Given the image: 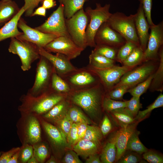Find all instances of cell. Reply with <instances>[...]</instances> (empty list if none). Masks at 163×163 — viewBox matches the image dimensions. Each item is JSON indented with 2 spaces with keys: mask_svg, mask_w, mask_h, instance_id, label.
I'll return each instance as SVG.
<instances>
[{
  "mask_svg": "<svg viewBox=\"0 0 163 163\" xmlns=\"http://www.w3.org/2000/svg\"><path fill=\"white\" fill-rule=\"evenodd\" d=\"M116 140L115 133L103 148L100 157L102 163H112L115 161L117 155Z\"/></svg>",
  "mask_w": 163,
  "mask_h": 163,
  "instance_id": "7402d4cb",
  "label": "cell"
},
{
  "mask_svg": "<svg viewBox=\"0 0 163 163\" xmlns=\"http://www.w3.org/2000/svg\"><path fill=\"white\" fill-rule=\"evenodd\" d=\"M144 159L150 163H163V156L152 151H148L143 154Z\"/></svg>",
  "mask_w": 163,
  "mask_h": 163,
  "instance_id": "bcb514c9",
  "label": "cell"
},
{
  "mask_svg": "<svg viewBox=\"0 0 163 163\" xmlns=\"http://www.w3.org/2000/svg\"><path fill=\"white\" fill-rule=\"evenodd\" d=\"M33 149V155L38 162H43L48 154L46 146L43 144H40L34 145Z\"/></svg>",
  "mask_w": 163,
  "mask_h": 163,
  "instance_id": "ee69618b",
  "label": "cell"
},
{
  "mask_svg": "<svg viewBox=\"0 0 163 163\" xmlns=\"http://www.w3.org/2000/svg\"><path fill=\"white\" fill-rule=\"evenodd\" d=\"M86 163H102L97 154L89 155L85 161Z\"/></svg>",
  "mask_w": 163,
  "mask_h": 163,
  "instance_id": "11a10c76",
  "label": "cell"
},
{
  "mask_svg": "<svg viewBox=\"0 0 163 163\" xmlns=\"http://www.w3.org/2000/svg\"><path fill=\"white\" fill-rule=\"evenodd\" d=\"M112 126L111 122L108 117L105 115L102 120L100 128L103 136H105L112 130Z\"/></svg>",
  "mask_w": 163,
  "mask_h": 163,
  "instance_id": "f907efd6",
  "label": "cell"
},
{
  "mask_svg": "<svg viewBox=\"0 0 163 163\" xmlns=\"http://www.w3.org/2000/svg\"><path fill=\"white\" fill-rule=\"evenodd\" d=\"M57 161L54 157L52 156L51 158L46 162L47 163H56Z\"/></svg>",
  "mask_w": 163,
  "mask_h": 163,
  "instance_id": "94428289",
  "label": "cell"
},
{
  "mask_svg": "<svg viewBox=\"0 0 163 163\" xmlns=\"http://www.w3.org/2000/svg\"><path fill=\"white\" fill-rule=\"evenodd\" d=\"M2 152H0V156L1 155V154H2Z\"/></svg>",
  "mask_w": 163,
  "mask_h": 163,
  "instance_id": "be15d7a7",
  "label": "cell"
},
{
  "mask_svg": "<svg viewBox=\"0 0 163 163\" xmlns=\"http://www.w3.org/2000/svg\"><path fill=\"white\" fill-rule=\"evenodd\" d=\"M151 32L147 47L144 52L142 63L159 60V52L163 45V21L150 26Z\"/></svg>",
  "mask_w": 163,
  "mask_h": 163,
  "instance_id": "8fae6325",
  "label": "cell"
},
{
  "mask_svg": "<svg viewBox=\"0 0 163 163\" xmlns=\"http://www.w3.org/2000/svg\"><path fill=\"white\" fill-rule=\"evenodd\" d=\"M37 64L34 84L27 93L34 96H38L50 88L52 76L54 71L49 60L40 56Z\"/></svg>",
  "mask_w": 163,
  "mask_h": 163,
  "instance_id": "52a82bcc",
  "label": "cell"
},
{
  "mask_svg": "<svg viewBox=\"0 0 163 163\" xmlns=\"http://www.w3.org/2000/svg\"><path fill=\"white\" fill-rule=\"evenodd\" d=\"M130 88L129 86L126 85L116 87L109 91L107 96L113 100L121 101L123 99L124 94Z\"/></svg>",
  "mask_w": 163,
  "mask_h": 163,
  "instance_id": "60d3db41",
  "label": "cell"
},
{
  "mask_svg": "<svg viewBox=\"0 0 163 163\" xmlns=\"http://www.w3.org/2000/svg\"><path fill=\"white\" fill-rule=\"evenodd\" d=\"M159 63L158 67L154 74L149 89L152 92L163 91V46L159 52Z\"/></svg>",
  "mask_w": 163,
  "mask_h": 163,
  "instance_id": "44dd1931",
  "label": "cell"
},
{
  "mask_svg": "<svg viewBox=\"0 0 163 163\" xmlns=\"http://www.w3.org/2000/svg\"><path fill=\"white\" fill-rule=\"evenodd\" d=\"M135 23L140 46L144 51L146 50L149 34V25L147 21L141 5L139 4L137 12L135 14Z\"/></svg>",
  "mask_w": 163,
  "mask_h": 163,
  "instance_id": "2e32d148",
  "label": "cell"
},
{
  "mask_svg": "<svg viewBox=\"0 0 163 163\" xmlns=\"http://www.w3.org/2000/svg\"><path fill=\"white\" fill-rule=\"evenodd\" d=\"M142 107V104L140 102V97L133 96L130 100L128 101L127 105L125 108L135 118L140 109Z\"/></svg>",
  "mask_w": 163,
  "mask_h": 163,
  "instance_id": "b9f144b4",
  "label": "cell"
},
{
  "mask_svg": "<svg viewBox=\"0 0 163 163\" xmlns=\"http://www.w3.org/2000/svg\"><path fill=\"white\" fill-rule=\"evenodd\" d=\"M102 94L101 89L97 86L77 92L73 96L72 101L96 118L99 117L103 107Z\"/></svg>",
  "mask_w": 163,
  "mask_h": 163,
  "instance_id": "7a4b0ae2",
  "label": "cell"
},
{
  "mask_svg": "<svg viewBox=\"0 0 163 163\" xmlns=\"http://www.w3.org/2000/svg\"><path fill=\"white\" fill-rule=\"evenodd\" d=\"M70 82L77 86H84L93 83L95 79L90 73L87 72H81L73 75L70 78Z\"/></svg>",
  "mask_w": 163,
  "mask_h": 163,
  "instance_id": "f546056e",
  "label": "cell"
},
{
  "mask_svg": "<svg viewBox=\"0 0 163 163\" xmlns=\"http://www.w3.org/2000/svg\"><path fill=\"white\" fill-rule=\"evenodd\" d=\"M66 114L74 123H83L88 124L91 123V121L83 114L81 110L76 107L69 109Z\"/></svg>",
  "mask_w": 163,
  "mask_h": 163,
  "instance_id": "74e56055",
  "label": "cell"
},
{
  "mask_svg": "<svg viewBox=\"0 0 163 163\" xmlns=\"http://www.w3.org/2000/svg\"><path fill=\"white\" fill-rule=\"evenodd\" d=\"M135 14L127 16L122 12L111 14L106 22L120 34L126 41L140 46L135 23Z\"/></svg>",
  "mask_w": 163,
  "mask_h": 163,
  "instance_id": "277c9868",
  "label": "cell"
},
{
  "mask_svg": "<svg viewBox=\"0 0 163 163\" xmlns=\"http://www.w3.org/2000/svg\"><path fill=\"white\" fill-rule=\"evenodd\" d=\"M137 46L134 43L126 41L125 43L118 49L115 61L122 63Z\"/></svg>",
  "mask_w": 163,
  "mask_h": 163,
  "instance_id": "d590c367",
  "label": "cell"
},
{
  "mask_svg": "<svg viewBox=\"0 0 163 163\" xmlns=\"http://www.w3.org/2000/svg\"><path fill=\"white\" fill-rule=\"evenodd\" d=\"M142 7L145 14L149 26L155 24L151 17L152 0H138Z\"/></svg>",
  "mask_w": 163,
  "mask_h": 163,
  "instance_id": "f6af8a7d",
  "label": "cell"
},
{
  "mask_svg": "<svg viewBox=\"0 0 163 163\" xmlns=\"http://www.w3.org/2000/svg\"><path fill=\"white\" fill-rule=\"evenodd\" d=\"M65 19L64 7L60 4L57 9L44 23L35 28L42 32L53 34L57 37L64 36L71 38L67 30Z\"/></svg>",
  "mask_w": 163,
  "mask_h": 163,
  "instance_id": "9c48e42d",
  "label": "cell"
},
{
  "mask_svg": "<svg viewBox=\"0 0 163 163\" xmlns=\"http://www.w3.org/2000/svg\"><path fill=\"white\" fill-rule=\"evenodd\" d=\"M138 123V121H135L126 127L121 128L116 133L117 155L115 161L117 162L120 158L126 151L128 141L136 130Z\"/></svg>",
  "mask_w": 163,
  "mask_h": 163,
  "instance_id": "e0dca14e",
  "label": "cell"
},
{
  "mask_svg": "<svg viewBox=\"0 0 163 163\" xmlns=\"http://www.w3.org/2000/svg\"><path fill=\"white\" fill-rule=\"evenodd\" d=\"M2 0V1H3L5 2V1H10V0Z\"/></svg>",
  "mask_w": 163,
  "mask_h": 163,
  "instance_id": "6125c7cd",
  "label": "cell"
},
{
  "mask_svg": "<svg viewBox=\"0 0 163 163\" xmlns=\"http://www.w3.org/2000/svg\"><path fill=\"white\" fill-rule=\"evenodd\" d=\"M67 142L70 145H74L79 141L77 124L73 123L67 138Z\"/></svg>",
  "mask_w": 163,
  "mask_h": 163,
  "instance_id": "c3c4849f",
  "label": "cell"
},
{
  "mask_svg": "<svg viewBox=\"0 0 163 163\" xmlns=\"http://www.w3.org/2000/svg\"><path fill=\"white\" fill-rule=\"evenodd\" d=\"M8 50L19 57L21 62V68L24 71L29 70L33 63L40 56L39 48L37 45L16 37L11 38Z\"/></svg>",
  "mask_w": 163,
  "mask_h": 163,
  "instance_id": "5b68a950",
  "label": "cell"
},
{
  "mask_svg": "<svg viewBox=\"0 0 163 163\" xmlns=\"http://www.w3.org/2000/svg\"><path fill=\"white\" fill-rule=\"evenodd\" d=\"M43 6L37 8L32 14V16L38 15L44 17L46 16V10Z\"/></svg>",
  "mask_w": 163,
  "mask_h": 163,
  "instance_id": "6f0895ef",
  "label": "cell"
},
{
  "mask_svg": "<svg viewBox=\"0 0 163 163\" xmlns=\"http://www.w3.org/2000/svg\"><path fill=\"white\" fill-rule=\"evenodd\" d=\"M89 63L93 69H104L115 65V60L107 58L92 51L89 57Z\"/></svg>",
  "mask_w": 163,
  "mask_h": 163,
  "instance_id": "4316f807",
  "label": "cell"
},
{
  "mask_svg": "<svg viewBox=\"0 0 163 163\" xmlns=\"http://www.w3.org/2000/svg\"><path fill=\"white\" fill-rule=\"evenodd\" d=\"M133 68L115 65L104 69H93L92 71L100 79L105 87L110 90L120 81L122 76Z\"/></svg>",
  "mask_w": 163,
  "mask_h": 163,
  "instance_id": "5bb4252c",
  "label": "cell"
},
{
  "mask_svg": "<svg viewBox=\"0 0 163 163\" xmlns=\"http://www.w3.org/2000/svg\"><path fill=\"white\" fill-rule=\"evenodd\" d=\"M61 101L55 105L47 112L44 117L49 119L55 120L56 121L60 118V116L64 115H62V113H64L66 108L65 103Z\"/></svg>",
  "mask_w": 163,
  "mask_h": 163,
  "instance_id": "f35d334b",
  "label": "cell"
},
{
  "mask_svg": "<svg viewBox=\"0 0 163 163\" xmlns=\"http://www.w3.org/2000/svg\"><path fill=\"white\" fill-rule=\"evenodd\" d=\"M77 124L79 140L83 138L87 129L88 124L83 123H76Z\"/></svg>",
  "mask_w": 163,
  "mask_h": 163,
  "instance_id": "db71d44e",
  "label": "cell"
},
{
  "mask_svg": "<svg viewBox=\"0 0 163 163\" xmlns=\"http://www.w3.org/2000/svg\"><path fill=\"white\" fill-rule=\"evenodd\" d=\"M27 128L28 140L33 144L39 142L41 139V129L39 122L36 118L32 116L29 118Z\"/></svg>",
  "mask_w": 163,
  "mask_h": 163,
  "instance_id": "d4e9b609",
  "label": "cell"
},
{
  "mask_svg": "<svg viewBox=\"0 0 163 163\" xmlns=\"http://www.w3.org/2000/svg\"><path fill=\"white\" fill-rule=\"evenodd\" d=\"M56 5L54 0H43L42 6L46 9L51 8Z\"/></svg>",
  "mask_w": 163,
  "mask_h": 163,
  "instance_id": "9f6ffc18",
  "label": "cell"
},
{
  "mask_svg": "<svg viewBox=\"0 0 163 163\" xmlns=\"http://www.w3.org/2000/svg\"><path fill=\"white\" fill-rule=\"evenodd\" d=\"M139 154L129 150H126L117 161L118 163H136L140 161L141 158Z\"/></svg>",
  "mask_w": 163,
  "mask_h": 163,
  "instance_id": "7bdbcfd3",
  "label": "cell"
},
{
  "mask_svg": "<svg viewBox=\"0 0 163 163\" xmlns=\"http://www.w3.org/2000/svg\"><path fill=\"white\" fill-rule=\"evenodd\" d=\"M96 45H103L119 49L126 42L124 38L106 22L102 24L94 37Z\"/></svg>",
  "mask_w": 163,
  "mask_h": 163,
  "instance_id": "4fadbf2b",
  "label": "cell"
},
{
  "mask_svg": "<svg viewBox=\"0 0 163 163\" xmlns=\"http://www.w3.org/2000/svg\"><path fill=\"white\" fill-rule=\"evenodd\" d=\"M140 132L135 130L130 137L127 144L126 150H129L141 154L149 150L139 139Z\"/></svg>",
  "mask_w": 163,
  "mask_h": 163,
  "instance_id": "83f0119b",
  "label": "cell"
},
{
  "mask_svg": "<svg viewBox=\"0 0 163 163\" xmlns=\"http://www.w3.org/2000/svg\"><path fill=\"white\" fill-rule=\"evenodd\" d=\"M154 74L149 76L144 81L129 88L127 92L129 93L133 96L140 97L145 92L149 89Z\"/></svg>",
  "mask_w": 163,
  "mask_h": 163,
  "instance_id": "d6a6232c",
  "label": "cell"
},
{
  "mask_svg": "<svg viewBox=\"0 0 163 163\" xmlns=\"http://www.w3.org/2000/svg\"><path fill=\"white\" fill-rule=\"evenodd\" d=\"M65 21L71 39L78 46L84 50L88 46L85 31L88 18L83 8L70 18H65Z\"/></svg>",
  "mask_w": 163,
  "mask_h": 163,
  "instance_id": "8992f818",
  "label": "cell"
},
{
  "mask_svg": "<svg viewBox=\"0 0 163 163\" xmlns=\"http://www.w3.org/2000/svg\"><path fill=\"white\" fill-rule=\"evenodd\" d=\"M42 124L46 132L55 144L62 146L68 145L66 139L58 128L44 121H42Z\"/></svg>",
  "mask_w": 163,
  "mask_h": 163,
  "instance_id": "cb8c5ba5",
  "label": "cell"
},
{
  "mask_svg": "<svg viewBox=\"0 0 163 163\" xmlns=\"http://www.w3.org/2000/svg\"><path fill=\"white\" fill-rule=\"evenodd\" d=\"M128 101H117L110 98L107 96L103 98L102 107L106 111L110 112L114 110L126 107Z\"/></svg>",
  "mask_w": 163,
  "mask_h": 163,
  "instance_id": "8d00e7d4",
  "label": "cell"
},
{
  "mask_svg": "<svg viewBox=\"0 0 163 163\" xmlns=\"http://www.w3.org/2000/svg\"><path fill=\"white\" fill-rule=\"evenodd\" d=\"M163 106V95L161 93L155 101L142 111H139L137 115L135 118L136 121L142 120L146 117L153 110Z\"/></svg>",
  "mask_w": 163,
  "mask_h": 163,
  "instance_id": "836d02e7",
  "label": "cell"
},
{
  "mask_svg": "<svg viewBox=\"0 0 163 163\" xmlns=\"http://www.w3.org/2000/svg\"><path fill=\"white\" fill-rule=\"evenodd\" d=\"M20 149L19 147L14 148L8 152L2 153L0 156V163H8L13 155Z\"/></svg>",
  "mask_w": 163,
  "mask_h": 163,
  "instance_id": "f5cc1de1",
  "label": "cell"
},
{
  "mask_svg": "<svg viewBox=\"0 0 163 163\" xmlns=\"http://www.w3.org/2000/svg\"><path fill=\"white\" fill-rule=\"evenodd\" d=\"M159 63V60H150L142 63L124 74L119 82L112 88L123 85H128L130 88L135 86L153 74Z\"/></svg>",
  "mask_w": 163,
  "mask_h": 163,
  "instance_id": "ba28073f",
  "label": "cell"
},
{
  "mask_svg": "<svg viewBox=\"0 0 163 163\" xmlns=\"http://www.w3.org/2000/svg\"><path fill=\"white\" fill-rule=\"evenodd\" d=\"M58 129L66 139L73 122L69 118L66 113L60 118L56 120Z\"/></svg>",
  "mask_w": 163,
  "mask_h": 163,
  "instance_id": "ab89813d",
  "label": "cell"
},
{
  "mask_svg": "<svg viewBox=\"0 0 163 163\" xmlns=\"http://www.w3.org/2000/svg\"><path fill=\"white\" fill-rule=\"evenodd\" d=\"M50 88L57 93L67 92L70 89L68 85L55 71L52 76Z\"/></svg>",
  "mask_w": 163,
  "mask_h": 163,
  "instance_id": "4dcf8cb0",
  "label": "cell"
},
{
  "mask_svg": "<svg viewBox=\"0 0 163 163\" xmlns=\"http://www.w3.org/2000/svg\"><path fill=\"white\" fill-rule=\"evenodd\" d=\"M87 0H59L64 7V14L66 19L71 17L76 12L83 8Z\"/></svg>",
  "mask_w": 163,
  "mask_h": 163,
  "instance_id": "484cf974",
  "label": "cell"
},
{
  "mask_svg": "<svg viewBox=\"0 0 163 163\" xmlns=\"http://www.w3.org/2000/svg\"><path fill=\"white\" fill-rule=\"evenodd\" d=\"M99 146L91 141L82 139L74 145L73 150L78 155L86 158L91 155L97 153Z\"/></svg>",
  "mask_w": 163,
  "mask_h": 163,
  "instance_id": "ffe728a7",
  "label": "cell"
},
{
  "mask_svg": "<svg viewBox=\"0 0 163 163\" xmlns=\"http://www.w3.org/2000/svg\"><path fill=\"white\" fill-rule=\"evenodd\" d=\"M43 0H24V4L23 7L25 10V16L27 17L32 16L34 9Z\"/></svg>",
  "mask_w": 163,
  "mask_h": 163,
  "instance_id": "7dc6e473",
  "label": "cell"
},
{
  "mask_svg": "<svg viewBox=\"0 0 163 163\" xmlns=\"http://www.w3.org/2000/svg\"><path fill=\"white\" fill-rule=\"evenodd\" d=\"M27 162L28 163H38V162L33 154L31 157L28 160Z\"/></svg>",
  "mask_w": 163,
  "mask_h": 163,
  "instance_id": "91938a15",
  "label": "cell"
},
{
  "mask_svg": "<svg viewBox=\"0 0 163 163\" xmlns=\"http://www.w3.org/2000/svg\"><path fill=\"white\" fill-rule=\"evenodd\" d=\"M109 112L115 123L121 128L126 127L136 121L125 107L116 109Z\"/></svg>",
  "mask_w": 163,
  "mask_h": 163,
  "instance_id": "603a6c76",
  "label": "cell"
},
{
  "mask_svg": "<svg viewBox=\"0 0 163 163\" xmlns=\"http://www.w3.org/2000/svg\"><path fill=\"white\" fill-rule=\"evenodd\" d=\"M25 12L23 6L18 13L0 29V42L8 38L16 37L22 34L18 29V21Z\"/></svg>",
  "mask_w": 163,
  "mask_h": 163,
  "instance_id": "ac0fdd59",
  "label": "cell"
},
{
  "mask_svg": "<svg viewBox=\"0 0 163 163\" xmlns=\"http://www.w3.org/2000/svg\"><path fill=\"white\" fill-rule=\"evenodd\" d=\"M20 8L12 0L0 1V27L3 26L12 19L19 12Z\"/></svg>",
  "mask_w": 163,
  "mask_h": 163,
  "instance_id": "d6986e66",
  "label": "cell"
},
{
  "mask_svg": "<svg viewBox=\"0 0 163 163\" xmlns=\"http://www.w3.org/2000/svg\"><path fill=\"white\" fill-rule=\"evenodd\" d=\"M33 148L30 145H27L22 149L21 155V161L23 163H26L33 154Z\"/></svg>",
  "mask_w": 163,
  "mask_h": 163,
  "instance_id": "816d5d0a",
  "label": "cell"
},
{
  "mask_svg": "<svg viewBox=\"0 0 163 163\" xmlns=\"http://www.w3.org/2000/svg\"><path fill=\"white\" fill-rule=\"evenodd\" d=\"M144 51L140 46H137L121 63L123 66L134 68L142 63Z\"/></svg>",
  "mask_w": 163,
  "mask_h": 163,
  "instance_id": "f1b7e54d",
  "label": "cell"
},
{
  "mask_svg": "<svg viewBox=\"0 0 163 163\" xmlns=\"http://www.w3.org/2000/svg\"><path fill=\"white\" fill-rule=\"evenodd\" d=\"M63 98L62 95L51 88L36 96L27 93L21 98L22 103L19 109L25 113L40 114L48 112Z\"/></svg>",
  "mask_w": 163,
  "mask_h": 163,
  "instance_id": "6da1fadb",
  "label": "cell"
},
{
  "mask_svg": "<svg viewBox=\"0 0 163 163\" xmlns=\"http://www.w3.org/2000/svg\"><path fill=\"white\" fill-rule=\"evenodd\" d=\"M43 48L50 53L63 55L70 60L77 57L84 50L78 46L71 38L64 36L56 38Z\"/></svg>",
  "mask_w": 163,
  "mask_h": 163,
  "instance_id": "30bf717a",
  "label": "cell"
},
{
  "mask_svg": "<svg viewBox=\"0 0 163 163\" xmlns=\"http://www.w3.org/2000/svg\"><path fill=\"white\" fill-rule=\"evenodd\" d=\"M92 50L94 53L115 61L119 49L103 45H97Z\"/></svg>",
  "mask_w": 163,
  "mask_h": 163,
  "instance_id": "e575fe53",
  "label": "cell"
},
{
  "mask_svg": "<svg viewBox=\"0 0 163 163\" xmlns=\"http://www.w3.org/2000/svg\"><path fill=\"white\" fill-rule=\"evenodd\" d=\"M40 56L46 58L52 65L55 72L58 75H63L76 71V69L65 55L58 53L54 55L43 48H39Z\"/></svg>",
  "mask_w": 163,
  "mask_h": 163,
  "instance_id": "9a60e30c",
  "label": "cell"
},
{
  "mask_svg": "<svg viewBox=\"0 0 163 163\" xmlns=\"http://www.w3.org/2000/svg\"><path fill=\"white\" fill-rule=\"evenodd\" d=\"M20 149L15 153L12 156L8 163H17L18 162V159L19 157Z\"/></svg>",
  "mask_w": 163,
  "mask_h": 163,
  "instance_id": "680465c9",
  "label": "cell"
},
{
  "mask_svg": "<svg viewBox=\"0 0 163 163\" xmlns=\"http://www.w3.org/2000/svg\"><path fill=\"white\" fill-rule=\"evenodd\" d=\"M103 136L99 127L88 125L85 134L83 139L91 141L99 146Z\"/></svg>",
  "mask_w": 163,
  "mask_h": 163,
  "instance_id": "1f68e13d",
  "label": "cell"
},
{
  "mask_svg": "<svg viewBox=\"0 0 163 163\" xmlns=\"http://www.w3.org/2000/svg\"><path fill=\"white\" fill-rule=\"evenodd\" d=\"M18 27L22 31V34L16 38L32 43L39 48H44L46 45L57 37L53 34L42 32L28 26L21 17L19 20Z\"/></svg>",
  "mask_w": 163,
  "mask_h": 163,
  "instance_id": "7c38bea8",
  "label": "cell"
},
{
  "mask_svg": "<svg viewBox=\"0 0 163 163\" xmlns=\"http://www.w3.org/2000/svg\"><path fill=\"white\" fill-rule=\"evenodd\" d=\"M64 163H82L78 155L74 151H69L66 153L62 161Z\"/></svg>",
  "mask_w": 163,
  "mask_h": 163,
  "instance_id": "681fc988",
  "label": "cell"
},
{
  "mask_svg": "<svg viewBox=\"0 0 163 163\" xmlns=\"http://www.w3.org/2000/svg\"><path fill=\"white\" fill-rule=\"evenodd\" d=\"M110 7V4L102 6L101 4L96 3L94 9L90 7L85 9V11L89 21L85 31L88 46L94 47L96 46L94 41L95 34L102 24L106 22L111 15L112 13L109 11Z\"/></svg>",
  "mask_w": 163,
  "mask_h": 163,
  "instance_id": "3957f363",
  "label": "cell"
}]
</instances>
